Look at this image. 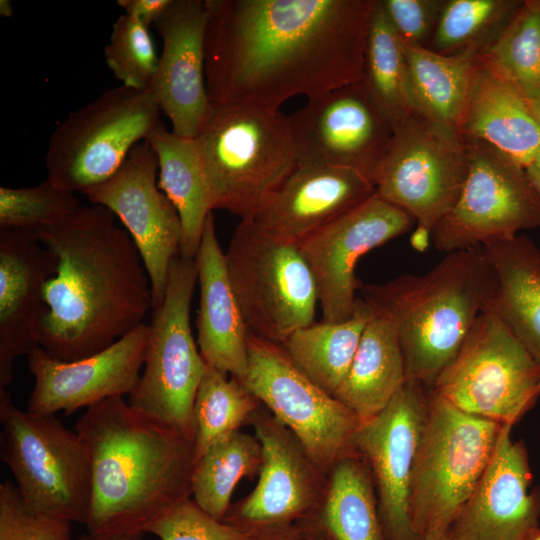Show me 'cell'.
Here are the masks:
<instances>
[{"instance_id": "cell-1", "label": "cell", "mask_w": 540, "mask_h": 540, "mask_svg": "<svg viewBox=\"0 0 540 540\" xmlns=\"http://www.w3.org/2000/svg\"><path fill=\"white\" fill-rule=\"evenodd\" d=\"M210 102L268 110L360 82L369 0H205Z\"/></svg>"}, {"instance_id": "cell-2", "label": "cell", "mask_w": 540, "mask_h": 540, "mask_svg": "<svg viewBox=\"0 0 540 540\" xmlns=\"http://www.w3.org/2000/svg\"><path fill=\"white\" fill-rule=\"evenodd\" d=\"M34 233L58 261L44 285L38 330L39 347L48 355L82 359L144 323L153 309L150 279L111 211L92 204Z\"/></svg>"}, {"instance_id": "cell-3", "label": "cell", "mask_w": 540, "mask_h": 540, "mask_svg": "<svg viewBox=\"0 0 540 540\" xmlns=\"http://www.w3.org/2000/svg\"><path fill=\"white\" fill-rule=\"evenodd\" d=\"M75 430L91 466L89 533H144L168 509L191 498L194 444L123 397L86 408Z\"/></svg>"}, {"instance_id": "cell-4", "label": "cell", "mask_w": 540, "mask_h": 540, "mask_svg": "<svg viewBox=\"0 0 540 540\" xmlns=\"http://www.w3.org/2000/svg\"><path fill=\"white\" fill-rule=\"evenodd\" d=\"M490 268L482 246L447 253L424 274L361 284L360 298L393 324L407 378L432 388L481 313Z\"/></svg>"}, {"instance_id": "cell-5", "label": "cell", "mask_w": 540, "mask_h": 540, "mask_svg": "<svg viewBox=\"0 0 540 540\" xmlns=\"http://www.w3.org/2000/svg\"><path fill=\"white\" fill-rule=\"evenodd\" d=\"M213 210L253 218L297 166L280 110L210 102L194 136Z\"/></svg>"}, {"instance_id": "cell-6", "label": "cell", "mask_w": 540, "mask_h": 540, "mask_svg": "<svg viewBox=\"0 0 540 540\" xmlns=\"http://www.w3.org/2000/svg\"><path fill=\"white\" fill-rule=\"evenodd\" d=\"M502 427L428 389L410 490L411 522L420 540L446 532L489 465Z\"/></svg>"}, {"instance_id": "cell-7", "label": "cell", "mask_w": 540, "mask_h": 540, "mask_svg": "<svg viewBox=\"0 0 540 540\" xmlns=\"http://www.w3.org/2000/svg\"><path fill=\"white\" fill-rule=\"evenodd\" d=\"M250 424L262 447L258 481L223 522L263 540H330L322 524L329 474L263 405Z\"/></svg>"}, {"instance_id": "cell-8", "label": "cell", "mask_w": 540, "mask_h": 540, "mask_svg": "<svg viewBox=\"0 0 540 540\" xmlns=\"http://www.w3.org/2000/svg\"><path fill=\"white\" fill-rule=\"evenodd\" d=\"M2 460L24 505L32 512L85 524L91 501L87 447L54 415L24 411L0 389Z\"/></svg>"}, {"instance_id": "cell-9", "label": "cell", "mask_w": 540, "mask_h": 540, "mask_svg": "<svg viewBox=\"0 0 540 540\" xmlns=\"http://www.w3.org/2000/svg\"><path fill=\"white\" fill-rule=\"evenodd\" d=\"M197 282L195 259L176 257L162 303L152 309L143 372L129 405L194 444V402L207 364L194 340L190 307Z\"/></svg>"}, {"instance_id": "cell-10", "label": "cell", "mask_w": 540, "mask_h": 540, "mask_svg": "<svg viewBox=\"0 0 540 540\" xmlns=\"http://www.w3.org/2000/svg\"><path fill=\"white\" fill-rule=\"evenodd\" d=\"M160 113L152 88L120 85L104 91L52 131L44 157L48 179L75 193L105 182L146 139Z\"/></svg>"}, {"instance_id": "cell-11", "label": "cell", "mask_w": 540, "mask_h": 540, "mask_svg": "<svg viewBox=\"0 0 540 540\" xmlns=\"http://www.w3.org/2000/svg\"><path fill=\"white\" fill-rule=\"evenodd\" d=\"M225 262L237 302L251 334L283 344L314 323L317 291L298 244L264 232L253 219L235 228Z\"/></svg>"}, {"instance_id": "cell-12", "label": "cell", "mask_w": 540, "mask_h": 540, "mask_svg": "<svg viewBox=\"0 0 540 540\" xmlns=\"http://www.w3.org/2000/svg\"><path fill=\"white\" fill-rule=\"evenodd\" d=\"M387 150L375 169L376 194L431 233L455 205L469 169V145L457 129L416 109L392 124Z\"/></svg>"}, {"instance_id": "cell-13", "label": "cell", "mask_w": 540, "mask_h": 540, "mask_svg": "<svg viewBox=\"0 0 540 540\" xmlns=\"http://www.w3.org/2000/svg\"><path fill=\"white\" fill-rule=\"evenodd\" d=\"M430 389L463 412L513 427L540 398V363L497 317L481 312Z\"/></svg>"}, {"instance_id": "cell-14", "label": "cell", "mask_w": 540, "mask_h": 540, "mask_svg": "<svg viewBox=\"0 0 540 540\" xmlns=\"http://www.w3.org/2000/svg\"><path fill=\"white\" fill-rule=\"evenodd\" d=\"M241 382L294 433L325 473L358 455L354 440L360 419L304 375L281 344L250 333L248 368Z\"/></svg>"}, {"instance_id": "cell-15", "label": "cell", "mask_w": 540, "mask_h": 540, "mask_svg": "<svg viewBox=\"0 0 540 540\" xmlns=\"http://www.w3.org/2000/svg\"><path fill=\"white\" fill-rule=\"evenodd\" d=\"M468 145L462 191L430 233L434 247L446 254L540 227V194L527 169L482 141Z\"/></svg>"}, {"instance_id": "cell-16", "label": "cell", "mask_w": 540, "mask_h": 540, "mask_svg": "<svg viewBox=\"0 0 540 540\" xmlns=\"http://www.w3.org/2000/svg\"><path fill=\"white\" fill-rule=\"evenodd\" d=\"M414 222L375 193L298 243L315 282L322 321L337 323L354 314L361 285L355 276L359 259L408 232Z\"/></svg>"}, {"instance_id": "cell-17", "label": "cell", "mask_w": 540, "mask_h": 540, "mask_svg": "<svg viewBox=\"0 0 540 540\" xmlns=\"http://www.w3.org/2000/svg\"><path fill=\"white\" fill-rule=\"evenodd\" d=\"M288 117L297 165L350 168L371 181L393 133L362 81L308 100Z\"/></svg>"}, {"instance_id": "cell-18", "label": "cell", "mask_w": 540, "mask_h": 540, "mask_svg": "<svg viewBox=\"0 0 540 540\" xmlns=\"http://www.w3.org/2000/svg\"><path fill=\"white\" fill-rule=\"evenodd\" d=\"M428 389L407 378L379 414L362 422L354 444L369 465L385 540H420L410 516V490L424 428Z\"/></svg>"}, {"instance_id": "cell-19", "label": "cell", "mask_w": 540, "mask_h": 540, "mask_svg": "<svg viewBox=\"0 0 540 540\" xmlns=\"http://www.w3.org/2000/svg\"><path fill=\"white\" fill-rule=\"evenodd\" d=\"M158 161L144 140L133 147L120 169L83 194L111 211L125 226L148 273L153 308L165 296L173 260L180 256L181 220L157 183Z\"/></svg>"}, {"instance_id": "cell-20", "label": "cell", "mask_w": 540, "mask_h": 540, "mask_svg": "<svg viewBox=\"0 0 540 540\" xmlns=\"http://www.w3.org/2000/svg\"><path fill=\"white\" fill-rule=\"evenodd\" d=\"M149 324L142 323L127 335L91 356L62 361L36 347L27 355L34 377L27 411L39 415H65L105 399L129 395L143 368Z\"/></svg>"}, {"instance_id": "cell-21", "label": "cell", "mask_w": 540, "mask_h": 540, "mask_svg": "<svg viewBox=\"0 0 540 540\" xmlns=\"http://www.w3.org/2000/svg\"><path fill=\"white\" fill-rule=\"evenodd\" d=\"M503 426L493 457L448 526L447 540H527L539 528L540 486L531 488L526 446Z\"/></svg>"}, {"instance_id": "cell-22", "label": "cell", "mask_w": 540, "mask_h": 540, "mask_svg": "<svg viewBox=\"0 0 540 540\" xmlns=\"http://www.w3.org/2000/svg\"><path fill=\"white\" fill-rule=\"evenodd\" d=\"M205 0H172L154 27L162 40L152 84L161 111L180 137L194 138L210 104L205 79Z\"/></svg>"}, {"instance_id": "cell-23", "label": "cell", "mask_w": 540, "mask_h": 540, "mask_svg": "<svg viewBox=\"0 0 540 540\" xmlns=\"http://www.w3.org/2000/svg\"><path fill=\"white\" fill-rule=\"evenodd\" d=\"M57 265L34 231L0 228V389L11 383L16 359L39 347L44 285Z\"/></svg>"}, {"instance_id": "cell-24", "label": "cell", "mask_w": 540, "mask_h": 540, "mask_svg": "<svg viewBox=\"0 0 540 540\" xmlns=\"http://www.w3.org/2000/svg\"><path fill=\"white\" fill-rule=\"evenodd\" d=\"M375 193L357 170L297 165L251 219L272 237L298 244Z\"/></svg>"}, {"instance_id": "cell-25", "label": "cell", "mask_w": 540, "mask_h": 540, "mask_svg": "<svg viewBox=\"0 0 540 540\" xmlns=\"http://www.w3.org/2000/svg\"><path fill=\"white\" fill-rule=\"evenodd\" d=\"M195 263L199 284L196 343L200 354L207 366L243 381L250 331L228 277L213 212L206 219Z\"/></svg>"}, {"instance_id": "cell-26", "label": "cell", "mask_w": 540, "mask_h": 540, "mask_svg": "<svg viewBox=\"0 0 540 540\" xmlns=\"http://www.w3.org/2000/svg\"><path fill=\"white\" fill-rule=\"evenodd\" d=\"M481 246L490 268L481 312L497 317L540 363V248L520 234Z\"/></svg>"}, {"instance_id": "cell-27", "label": "cell", "mask_w": 540, "mask_h": 540, "mask_svg": "<svg viewBox=\"0 0 540 540\" xmlns=\"http://www.w3.org/2000/svg\"><path fill=\"white\" fill-rule=\"evenodd\" d=\"M460 127L526 169L540 151V128L524 93L486 60L475 66Z\"/></svg>"}, {"instance_id": "cell-28", "label": "cell", "mask_w": 540, "mask_h": 540, "mask_svg": "<svg viewBox=\"0 0 540 540\" xmlns=\"http://www.w3.org/2000/svg\"><path fill=\"white\" fill-rule=\"evenodd\" d=\"M406 379L396 330L387 317L371 309L355 356L334 397L362 423L385 409Z\"/></svg>"}, {"instance_id": "cell-29", "label": "cell", "mask_w": 540, "mask_h": 540, "mask_svg": "<svg viewBox=\"0 0 540 540\" xmlns=\"http://www.w3.org/2000/svg\"><path fill=\"white\" fill-rule=\"evenodd\" d=\"M145 140L157 157L159 188L175 206L181 220L180 256L195 259L213 207L194 139L174 134L160 120Z\"/></svg>"}, {"instance_id": "cell-30", "label": "cell", "mask_w": 540, "mask_h": 540, "mask_svg": "<svg viewBox=\"0 0 540 540\" xmlns=\"http://www.w3.org/2000/svg\"><path fill=\"white\" fill-rule=\"evenodd\" d=\"M418 108L434 120L458 130L463 121L474 78L471 52L443 55L422 45L401 41Z\"/></svg>"}, {"instance_id": "cell-31", "label": "cell", "mask_w": 540, "mask_h": 540, "mask_svg": "<svg viewBox=\"0 0 540 540\" xmlns=\"http://www.w3.org/2000/svg\"><path fill=\"white\" fill-rule=\"evenodd\" d=\"M370 315V307L358 297L350 318L299 328L282 346L304 375L334 396L349 370Z\"/></svg>"}, {"instance_id": "cell-32", "label": "cell", "mask_w": 540, "mask_h": 540, "mask_svg": "<svg viewBox=\"0 0 540 540\" xmlns=\"http://www.w3.org/2000/svg\"><path fill=\"white\" fill-rule=\"evenodd\" d=\"M322 524L330 540H385L373 476L360 455L329 473Z\"/></svg>"}, {"instance_id": "cell-33", "label": "cell", "mask_w": 540, "mask_h": 540, "mask_svg": "<svg viewBox=\"0 0 540 540\" xmlns=\"http://www.w3.org/2000/svg\"><path fill=\"white\" fill-rule=\"evenodd\" d=\"M262 447L256 436L236 431L212 445L195 463L191 498L213 518L223 521L232 493L243 478L259 475Z\"/></svg>"}, {"instance_id": "cell-34", "label": "cell", "mask_w": 540, "mask_h": 540, "mask_svg": "<svg viewBox=\"0 0 540 540\" xmlns=\"http://www.w3.org/2000/svg\"><path fill=\"white\" fill-rule=\"evenodd\" d=\"M362 82L391 125L419 109L412 93L401 40L381 1H376L369 24Z\"/></svg>"}, {"instance_id": "cell-35", "label": "cell", "mask_w": 540, "mask_h": 540, "mask_svg": "<svg viewBox=\"0 0 540 540\" xmlns=\"http://www.w3.org/2000/svg\"><path fill=\"white\" fill-rule=\"evenodd\" d=\"M261 405L240 380L207 366L194 402V463L212 445L250 423Z\"/></svg>"}, {"instance_id": "cell-36", "label": "cell", "mask_w": 540, "mask_h": 540, "mask_svg": "<svg viewBox=\"0 0 540 540\" xmlns=\"http://www.w3.org/2000/svg\"><path fill=\"white\" fill-rule=\"evenodd\" d=\"M485 60L522 92H540V2L522 6Z\"/></svg>"}, {"instance_id": "cell-37", "label": "cell", "mask_w": 540, "mask_h": 540, "mask_svg": "<svg viewBox=\"0 0 540 540\" xmlns=\"http://www.w3.org/2000/svg\"><path fill=\"white\" fill-rule=\"evenodd\" d=\"M83 206L75 192L48 178L32 187H0V228L35 231L55 225Z\"/></svg>"}, {"instance_id": "cell-38", "label": "cell", "mask_w": 540, "mask_h": 540, "mask_svg": "<svg viewBox=\"0 0 540 540\" xmlns=\"http://www.w3.org/2000/svg\"><path fill=\"white\" fill-rule=\"evenodd\" d=\"M104 56L121 85L136 90L152 87L159 57L149 28L136 18L124 13L116 19Z\"/></svg>"}, {"instance_id": "cell-39", "label": "cell", "mask_w": 540, "mask_h": 540, "mask_svg": "<svg viewBox=\"0 0 540 540\" xmlns=\"http://www.w3.org/2000/svg\"><path fill=\"white\" fill-rule=\"evenodd\" d=\"M160 540H263L259 535L219 521L188 498L174 505L144 530Z\"/></svg>"}, {"instance_id": "cell-40", "label": "cell", "mask_w": 540, "mask_h": 540, "mask_svg": "<svg viewBox=\"0 0 540 540\" xmlns=\"http://www.w3.org/2000/svg\"><path fill=\"white\" fill-rule=\"evenodd\" d=\"M0 540H71L70 522L30 511L15 483L0 485Z\"/></svg>"}, {"instance_id": "cell-41", "label": "cell", "mask_w": 540, "mask_h": 540, "mask_svg": "<svg viewBox=\"0 0 540 540\" xmlns=\"http://www.w3.org/2000/svg\"><path fill=\"white\" fill-rule=\"evenodd\" d=\"M496 0H452L442 10L435 32L439 49L461 46L485 29L502 12Z\"/></svg>"}, {"instance_id": "cell-42", "label": "cell", "mask_w": 540, "mask_h": 540, "mask_svg": "<svg viewBox=\"0 0 540 540\" xmlns=\"http://www.w3.org/2000/svg\"><path fill=\"white\" fill-rule=\"evenodd\" d=\"M381 5L400 40L410 45H421L438 6L426 0H385Z\"/></svg>"}, {"instance_id": "cell-43", "label": "cell", "mask_w": 540, "mask_h": 540, "mask_svg": "<svg viewBox=\"0 0 540 540\" xmlns=\"http://www.w3.org/2000/svg\"><path fill=\"white\" fill-rule=\"evenodd\" d=\"M172 0H117V4L149 28L162 16Z\"/></svg>"}, {"instance_id": "cell-44", "label": "cell", "mask_w": 540, "mask_h": 540, "mask_svg": "<svg viewBox=\"0 0 540 540\" xmlns=\"http://www.w3.org/2000/svg\"><path fill=\"white\" fill-rule=\"evenodd\" d=\"M142 532H121L107 534L89 533L82 535L78 540H142Z\"/></svg>"}, {"instance_id": "cell-45", "label": "cell", "mask_w": 540, "mask_h": 540, "mask_svg": "<svg viewBox=\"0 0 540 540\" xmlns=\"http://www.w3.org/2000/svg\"><path fill=\"white\" fill-rule=\"evenodd\" d=\"M524 95L532 115L540 128V92H526Z\"/></svg>"}, {"instance_id": "cell-46", "label": "cell", "mask_w": 540, "mask_h": 540, "mask_svg": "<svg viewBox=\"0 0 540 540\" xmlns=\"http://www.w3.org/2000/svg\"><path fill=\"white\" fill-rule=\"evenodd\" d=\"M527 171L540 194V170H538L534 165H532L527 168Z\"/></svg>"}, {"instance_id": "cell-47", "label": "cell", "mask_w": 540, "mask_h": 540, "mask_svg": "<svg viewBox=\"0 0 540 540\" xmlns=\"http://www.w3.org/2000/svg\"><path fill=\"white\" fill-rule=\"evenodd\" d=\"M0 15L2 17H11L13 15L12 4L9 0L0 1Z\"/></svg>"}, {"instance_id": "cell-48", "label": "cell", "mask_w": 540, "mask_h": 540, "mask_svg": "<svg viewBox=\"0 0 540 540\" xmlns=\"http://www.w3.org/2000/svg\"><path fill=\"white\" fill-rule=\"evenodd\" d=\"M423 540H447L445 533L443 534H431L423 538Z\"/></svg>"}, {"instance_id": "cell-49", "label": "cell", "mask_w": 540, "mask_h": 540, "mask_svg": "<svg viewBox=\"0 0 540 540\" xmlns=\"http://www.w3.org/2000/svg\"><path fill=\"white\" fill-rule=\"evenodd\" d=\"M527 540H540V529H536Z\"/></svg>"}, {"instance_id": "cell-50", "label": "cell", "mask_w": 540, "mask_h": 540, "mask_svg": "<svg viewBox=\"0 0 540 540\" xmlns=\"http://www.w3.org/2000/svg\"><path fill=\"white\" fill-rule=\"evenodd\" d=\"M538 170H540V151L537 155V158L535 160V163L533 164Z\"/></svg>"}]
</instances>
